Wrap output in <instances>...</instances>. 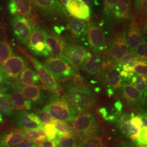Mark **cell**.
I'll return each mask as SVG.
<instances>
[{"mask_svg": "<svg viewBox=\"0 0 147 147\" xmlns=\"http://www.w3.org/2000/svg\"><path fill=\"white\" fill-rule=\"evenodd\" d=\"M64 96L79 112L92 109L96 104L94 92L78 74L64 86Z\"/></svg>", "mask_w": 147, "mask_h": 147, "instance_id": "cell-1", "label": "cell"}, {"mask_svg": "<svg viewBox=\"0 0 147 147\" xmlns=\"http://www.w3.org/2000/svg\"><path fill=\"white\" fill-rule=\"evenodd\" d=\"M42 111L49 112L53 119L62 121H73L78 111L65 97L58 93H52Z\"/></svg>", "mask_w": 147, "mask_h": 147, "instance_id": "cell-2", "label": "cell"}, {"mask_svg": "<svg viewBox=\"0 0 147 147\" xmlns=\"http://www.w3.org/2000/svg\"><path fill=\"white\" fill-rule=\"evenodd\" d=\"M74 136L80 141L99 138L101 126L94 113L89 111L80 112L72 123Z\"/></svg>", "mask_w": 147, "mask_h": 147, "instance_id": "cell-3", "label": "cell"}, {"mask_svg": "<svg viewBox=\"0 0 147 147\" xmlns=\"http://www.w3.org/2000/svg\"><path fill=\"white\" fill-rule=\"evenodd\" d=\"M44 64L58 81H69L79 74L77 69L63 58L51 57L47 58Z\"/></svg>", "mask_w": 147, "mask_h": 147, "instance_id": "cell-4", "label": "cell"}, {"mask_svg": "<svg viewBox=\"0 0 147 147\" xmlns=\"http://www.w3.org/2000/svg\"><path fill=\"white\" fill-rule=\"evenodd\" d=\"M129 51L126 39V31L122 30L117 32L112 38L107 52L108 61L117 64Z\"/></svg>", "mask_w": 147, "mask_h": 147, "instance_id": "cell-5", "label": "cell"}, {"mask_svg": "<svg viewBox=\"0 0 147 147\" xmlns=\"http://www.w3.org/2000/svg\"><path fill=\"white\" fill-rule=\"evenodd\" d=\"M28 57L35 69L36 73L44 89L53 93H57L62 90V88L57 80L44 64L31 56H29Z\"/></svg>", "mask_w": 147, "mask_h": 147, "instance_id": "cell-6", "label": "cell"}, {"mask_svg": "<svg viewBox=\"0 0 147 147\" xmlns=\"http://www.w3.org/2000/svg\"><path fill=\"white\" fill-rule=\"evenodd\" d=\"M27 65L25 58L19 55H13L1 65L5 82H13Z\"/></svg>", "mask_w": 147, "mask_h": 147, "instance_id": "cell-7", "label": "cell"}, {"mask_svg": "<svg viewBox=\"0 0 147 147\" xmlns=\"http://www.w3.org/2000/svg\"><path fill=\"white\" fill-rule=\"evenodd\" d=\"M101 80L107 89L115 91L121 88L123 81L121 67L118 64L111 63L108 61H104Z\"/></svg>", "mask_w": 147, "mask_h": 147, "instance_id": "cell-8", "label": "cell"}, {"mask_svg": "<svg viewBox=\"0 0 147 147\" xmlns=\"http://www.w3.org/2000/svg\"><path fill=\"white\" fill-rule=\"evenodd\" d=\"M87 41L90 48L95 53H101L107 49L102 27L94 22L88 23Z\"/></svg>", "mask_w": 147, "mask_h": 147, "instance_id": "cell-9", "label": "cell"}, {"mask_svg": "<svg viewBox=\"0 0 147 147\" xmlns=\"http://www.w3.org/2000/svg\"><path fill=\"white\" fill-rule=\"evenodd\" d=\"M11 26L16 38L24 44H26L32 32L36 28L31 20L18 14L15 15L13 18Z\"/></svg>", "mask_w": 147, "mask_h": 147, "instance_id": "cell-10", "label": "cell"}, {"mask_svg": "<svg viewBox=\"0 0 147 147\" xmlns=\"http://www.w3.org/2000/svg\"><path fill=\"white\" fill-rule=\"evenodd\" d=\"M26 45L28 50L36 56L47 57L50 55L47 50L44 30L39 27L32 32Z\"/></svg>", "mask_w": 147, "mask_h": 147, "instance_id": "cell-11", "label": "cell"}, {"mask_svg": "<svg viewBox=\"0 0 147 147\" xmlns=\"http://www.w3.org/2000/svg\"><path fill=\"white\" fill-rule=\"evenodd\" d=\"M44 16L55 18L68 19L69 15L58 0H32Z\"/></svg>", "mask_w": 147, "mask_h": 147, "instance_id": "cell-12", "label": "cell"}, {"mask_svg": "<svg viewBox=\"0 0 147 147\" xmlns=\"http://www.w3.org/2000/svg\"><path fill=\"white\" fill-rule=\"evenodd\" d=\"M11 87L19 90L26 99L31 102L32 105L42 106L47 102V94L39 86H20L12 82L11 83Z\"/></svg>", "mask_w": 147, "mask_h": 147, "instance_id": "cell-13", "label": "cell"}, {"mask_svg": "<svg viewBox=\"0 0 147 147\" xmlns=\"http://www.w3.org/2000/svg\"><path fill=\"white\" fill-rule=\"evenodd\" d=\"M88 53L89 51L86 48L71 44H67L64 50V56L77 69L82 68Z\"/></svg>", "mask_w": 147, "mask_h": 147, "instance_id": "cell-14", "label": "cell"}, {"mask_svg": "<svg viewBox=\"0 0 147 147\" xmlns=\"http://www.w3.org/2000/svg\"><path fill=\"white\" fill-rule=\"evenodd\" d=\"M11 121L16 126L25 130H34L43 125L35 113L25 111L16 113L11 117Z\"/></svg>", "mask_w": 147, "mask_h": 147, "instance_id": "cell-15", "label": "cell"}, {"mask_svg": "<svg viewBox=\"0 0 147 147\" xmlns=\"http://www.w3.org/2000/svg\"><path fill=\"white\" fill-rule=\"evenodd\" d=\"M47 50L53 57L63 58L68 61L64 55V50L67 45L65 41L62 37L47 32L44 30Z\"/></svg>", "mask_w": 147, "mask_h": 147, "instance_id": "cell-16", "label": "cell"}, {"mask_svg": "<svg viewBox=\"0 0 147 147\" xmlns=\"http://www.w3.org/2000/svg\"><path fill=\"white\" fill-rule=\"evenodd\" d=\"M9 11L12 15H20L30 20L34 19L31 0H9Z\"/></svg>", "mask_w": 147, "mask_h": 147, "instance_id": "cell-17", "label": "cell"}, {"mask_svg": "<svg viewBox=\"0 0 147 147\" xmlns=\"http://www.w3.org/2000/svg\"><path fill=\"white\" fill-rule=\"evenodd\" d=\"M104 61L98 53H91L89 52L82 69L90 76L99 75L102 70Z\"/></svg>", "mask_w": 147, "mask_h": 147, "instance_id": "cell-18", "label": "cell"}, {"mask_svg": "<svg viewBox=\"0 0 147 147\" xmlns=\"http://www.w3.org/2000/svg\"><path fill=\"white\" fill-rule=\"evenodd\" d=\"M125 31L129 51L135 53L137 47L142 42L143 36L141 28L136 21H132Z\"/></svg>", "mask_w": 147, "mask_h": 147, "instance_id": "cell-19", "label": "cell"}, {"mask_svg": "<svg viewBox=\"0 0 147 147\" xmlns=\"http://www.w3.org/2000/svg\"><path fill=\"white\" fill-rule=\"evenodd\" d=\"M132 115V113L129 114L127 112L121 114L118 124L121 132L132 141H135L141 129L132 125L131 123Z\"/></svg>", "mask_w": 147, "mask_h": 147, "instance_id": "cell-20", "label": "cell"}, {"mask_svg": "<svg viewBox=\"0 0 147 147\" xmlns=\"http://www.w3.org/2000/svg\"><path fill=\"white\" fill-rule=\"evenodd\" d=\"M67 24L68 30L73 38L84 42L87 39L88 23L76 18H69Z\"/></svg>", "mask_w": 147, "mask_h": 147, "instance_id": "cell-21", "label": "cell"}, {"mask_svg": "<svg viewBox=\"0 0 147 147\" xmlns=\"http://www.w3.org/2000/svg\"><path fill=\"white\" fill-rule=\"evenodd\" d=\"M24 130L13 129L0 134V147H13L25 140Z\"/></svg>", "mask_w": 147, "mask_h": 147, "instance_id": "cell-22", "label": "cell"}, {"mask_svg": "<svg viewBox=\"0 0 147 147\" xmlns=\"http://www.w3.org/2000/svg\"><path fill=\"white\" fill-rule=\"evenodd\" d=\"M65 8L69 13L81 20H88L90 16V9L81 0H70Z\"/></svg>", "mask_w": 147, "mask_h": 147, "instance_id": "cell-23", "label": "cell"}, {"mask_svg": "<svg viewBox=\"0 0 147 147\" xmlns=\"http://www.w3.org/2000/svg\"><path fill=\"white\" fill-rule=\"evenodd\" d=\"M122 94L126 101L132 106H140L144 102V95L131 84L121 86Z\"/></svg>", "mask_w": 147, "mask_h": 147, "instance_id": "cell-24", "label": "cell"}, {"mask_svg": "<svg viewBox=\"0 0 147 147\" xmlns=\"http://www.w3.org/2000/svg\"><path fill=\"white\" fill-rule=\"evenodd\" d=\"M11 83L9 84L11 90L8 89V86L7 87L8 93L13 109L16 111L30 110L32 106L31 102L26 99L19 90L11 88Z\"/></svg>", "mask_w": 147, "mask_h": 147, "instance_id": "cell-25", "label": "cell"}, {"mask_svg": "<svg viewBox=\"0 0 147 147\" xmlns=\"http://www.w3.org/2000/svg\"><path fill=\"white\" fill-rule=\"evenodd\" d=\"M13 112L7 86L0 87V124L3 123L5 118L11 116Z\"/></svg>", "mask_w": 147, "mask_h": 147, "instance_id": "cell-26", "label": "cell"}, {"mask_svg": "<svg viewBox=\"0 0 147 147\" xmlns=\"http://www.w3.org/2000/svg\"><path fill=\"white\" fill-rule=\"evenodd\" d=\"M36 73L30 67H26L13 83L20 86H30L39 84Z\"/></svg>", "mask_w": 147, "mask_h": 147, "instance_id": "cell-27", "label": "cell"}, {"mask_svg": "<svg viewBox=\"0 0 147 147\" xmlns=\"http://www.w3.org/2000/svg\"><path fill=\"white\" fill-rule=\"evenodd\" d=\"M131 0H118L113 16L116 21H125L131 18Z\"/></svg>", "mask_w": 147, "mask_h": 147, "instance_id": "cell-28", "label": "cell"}, {"mask_svg": "<svg viewBox=\"0 0 147 147\" xmlns=\"http://www.w3.org/2000/svg\"><path fill=\"white\" fill-rule=\"evenodd\" d=\"M118 0H103V18L104 22L109 30L111 27L112 18L113 16L114 11Z\"/></svg>", "mask_w": 147, "mask_h": 147, "instance_id": "cell-29", "label": "cell"}, {"mask_svg": "<svg viewBox=\"0 0 147 147\" xmlns=\"http://www.w3.org/2000/svg\"><path fill=\"white\" fill-rule=\"evenodd\" d=\"M140 59L134 52L129 51L126 55L117 63L123 71H130Z\"/></svg>", "mask_w": 147, "mask_h": 147, "instance_id": "cell-30", "label": "cell"}, {"mask_svg": "<svg viewBox=\"0 0 147 147\" xmlns=\"http://www.w3.org/2000/svg\"><path fill=\"white\" fill-rule=\"evenodd\" d=\"M24 138L31 142H42L46 139V134L42 127L34 130H24Z\"/></svg>", "mask_w": 147, "mask_h": 147, "instance_id": "cell-31", "label": "cell"}, {"mask_svg": "<svg viewBox=\"0 0 147 147\" xmlns=\"http://www.w3.org/2000/svg\"><path fill=\"white\" fill-rule=\"evenodd\" d=\"M56 129L58 131V135L64 136H74V130L73 126H71L69 124L66 123L65 121H57L53 119L51 123Z\"/></svg>", "mask_w": 147, "mask_h": 147, "instance_id": "cell-32", "label": "cell"}, {"mask_svg": "<svg viewBox=\"0 0 147 147\" xmlns=\"http://www.w3.org/2000/svg\"><path fill=\"white\" fill-rule=\"evenodd\" d=\"M130 80L131 84H132L140 92L142 93H145L147 92V77L134 73Z\"/></svg>", "mask_w": 147, "mask_h": 147, "instance_id": "cell-33", "label": "cell"}, {"mask_svg": "<svg viewBox=\"0 0 147 147\" xmlns=\"http://www.w3.org/2000/svg\"><path fill=\"white\" fill-rule=\"evenodd\" d=\"M58 147H76L78 142L74 136H64L58 135L54 140Z\"/></svg>", "mask_w": 147, "mask_h": 147, "instance_id": "cell-34", "label": "cell"}, {"mask_svg": "<svg viewBox=\"0 0 147 147\" xmlns=\"http://www.w3.org/2000/svg\"><path fill=\"white\" fill-rule=\"evenodd\" d=\"M13 50L7 42H0V66L13 55Z\"/></svg>", "mask_w": 147, "mask_h": 147, "instance_id": "cell-35", "label": "cell"}, {"mask_svg": "<svg viewBox=\"0 0 147 147\" xmlns=\"http://www.w3.org/2000/svg\"><path fill=\"white\" fill-rule=\"evenodd\" d=\"M135 53L138 57L147 61V37L143 36L142 40L135 50Z\"/></svg>", "mask_w": 147, "mask_h": 147, "instance_id": "cell-36", "label": "cell"}, {"mask_svg": "<svg viewBox=\"0 0 147 147\" xmlns=\"http://www.w3.org/2000/svg\"><path fill=\"white\" fill-rule=\"evenodd\" d=\"M130 71L134 73L147 78V61L140 59Z\"/></svg>", "mask_w": 147, "mask_h": 147, "instance_id": "cell-37", "label": "cell"}, {"mask_svg": "<svg viewBox=\"0 0 147 147\" xmlns=\"http://www.w3.org/2000/svg\"><path fill=\"white\" fill-rule=\"evenodd\" d=\"M42 127L45 132L47 139L54 140L57 136L58 131L52 123L44 124Z\"/></svg>", "mask_w": 147, "mask_h": 147, "instance_id": "cell-38", "label": "cell"}, {"mask_svg": "<svg viewBox=\"0 0 147 147\" xmlns=\"http://www.w3.org/2000/svg\"><path fill=\"white\" fill-rule=\"evenodd\" d=\"M77 147H105L99 138H92L85 140Z\"/></svg>", "mask_w": 147, "mask_h": 147, "instance_id": "cell-39", "label": "cell"}, {"mask_svg": "<svg viewBox=\"0 0 147 147\" xmlns=\"http://www.w3.org/2000/svg\"><path fill=\"white\" fill-rule=\"evenodd\" d=\"M135 11L138 18L142 20L147 19V0H143Z\"/></svg>", "mask_w": 147, "mask_h": 147, "instance_id": "cell-40", "label": "cell"}, {"mask_svg": "<svg viewBox=\"0 0 147 147\" xmlns=\"http://www.w3.org/2000/svg\"><path fill=\"white\" fill-rule=\"evenodd\" d=\"M135 142L141 146H147V127H142L141 129Z\"/></svg>", "mask_w": 147, "mask_h": 147, "instance_id": "cell-41", "label": "cell"}, {"mask_svg": "<svg viewBox=\"0 0 147 147\" xmlns=\"http://www.w3.org/2000/svg\"><path fill=\"white\" fill-rule=\"evenodd\" d=\"M36 115L43 124L47 123H51L53 121L52 116L47 111H39L36 112Z\"/></svg>", "mask_w": 147, "mask_h": 147, "instance_id": "cell-42", "label": "cell"}, {"mask_svg": "<svg viewBox=\"0 0 147 147\" xmlns=\"http://www.w3.org/2000/svg\"><path fill=\"white\" fill-rule=\"evenodd\" d=\"M131 123L133 126H135L138 129H141L142 127V122L140 119V116H135L134 113L132 115Z\"/></svg>", "mask_w": 147, "mask_h": 147, "instance_id": "cell-43", "label": "cell"}, {"mask_svg": "<svg viewBox=\"0 0 147 147\" xmlns=\"http://www.w3.org/2000/svg\"><path fill=\"white\" fill-rule=\"evenodd\" d=\"M43 147H58L55 140L45 139L41 142L40 144Z\"/></svg>", "mask_w": 147, "mask_h": 147, "instance_id": "cell-44", "label": "cell"}, {"mask_svg": "<svg viewBox=\"0 0 147 147\" xmlns=\"http://www.w3.org/2000/svg\"><path fill=\"white\" fill-rule=\"evenodd\" d=\"M34 146L35 143L34 142L29 141H25L13 147H33Z\"/></svg>", "mask_w": 147, "mask_h": 147, "instance_id": "cell-45", "label": "cell"}, {"mask_svg": "<svg viewBox=\"0 0 147 147\" xmlns=\"http://www.w3.org/2000/svg\"><path fill=\"white\" fill-rule=\"evenodd\" d=\"M85 5H87L89 8H92L93 7L99 5L98 0H81Z\"/></svg>", "mask_w": 147, "mask_h": 147, "instance_id": "cell-46", "label": "cell"}, {"mask_svg": "<svg viewBox=\"0 0 147 147\" xmlns=\"http://www.w3.org/2000/svg\"><path fill=\"white\" fill-rule=\"evenodd\" d=\"M118 147H136L132 143L126 141H122L119 144Z\"/></svg>", "mask_w": 147, "mask_h": 147, "instance_id": "cell-47", "label": "cell"}, {"mask_svg": "<svg viewBox=\"0 0 147 147\" xmlns=\"http://www.w3.org/2000/svg\"><path fill=\"white\" fill-rule=\"evenodd\" d=\"M143 33L147 34V19L143 20V23H142V26H140Z\"/></svg>", "mask_w": 147, "mask_h": 147, "instance_id": "cell-48", "label": "cell"}, {"mask_svg": "<svg viewBox=\"0 0 147 147\" xmlns=\"http://www.w3.org/2000/svg\"><path fill=\"white\" fill-rule=\"evenodd\" d=\"M140 119L142 122V126L145 127H147V118L143 115H141L140 116Z\"/></svg>", "mask_w": 147, "mask_h": 147, "instance_id": "cell-49", "label": "cell"}, {"mask_svg": "<svg viewBox=\"0 0 147 147\" xmlns=\"http://www.w3.org/2000/svg\"><path fill=\"white\" fill-rule=\"evenodd\" d=\"M5 80L4 76L2 74V72L1 71V66H0V86H2V84H3L4 83H5Z\"/></svg>", "mask_w": 147, "mask_h": 147, "instance_id": "cell-50", "label": "cell"}, {"mask_svg": "<svg viewBox=\"0 0 147 147\" xmlns=\"http://www.w3.org/2000/svg\"><path fill=\"white\" fill-rule=\"evenodd\" d=\"M143 0H133V6L134 8V9L136 10L138 6L141 3Z\"/></svg>", "mask_w": 147, "mask_h": 147, "instance_id": "cell-51", "label": "cell"}, {"mask_svg": "<svg viewBox=\"0 0 147 147\" xmlns=\"http://www.w3.org/2000/svg\"><path fill=\"white\" fill-rule=\"evenodd\" d=\"M141 112H142V115L145 116L147 118V108H143L141 109Z\"/></svg>", "mask_w": 147, "mask_h": 147, "instance_id": "cell-52", "label": "cell"}, {"mask_svg": "<svg viewBox=\"0 0 147 147\" xmlns=\"http://www.w3.org/2000/svg\"><path fill=\"white\" fill-rule=\"evenodd\" d=\"M69 1H70V0H60V1H61V2L62 5H64L65 7L68 5Z\"/></svg>", "mask_w": 147, "mask_h": 147, "instance_id": "cell-53", "label": "cell"}, {"mask_svg": "<svg viewBox=\"0 0 147 147\" xmlns=\"http://www.w3.org/2000/svg\"><path fill=\"white\" fill-rule=\"evenodd\" d=\"M144 102L147 105V92L144 94Z\"/></svg>", "mask_w": 147, "mask_h": 147, "instance_id": "cell-54", "label": "cell"}, {"mask_svg": "<svg viewBox=\"0 0 147 147\" xmlns=\"http://www.w3.org/2000/svg\"><path fill=\"white\" fill-rule=\"evenodd\" d=\"M34 147H43L41 145V144H35V146H34Z\"/></svg>", "mask_w": 147, "mask_h": 147, "instance_id": "cell-55", "label": "cell"}, {"mask_svg": "<svg viewBox=\"0 0 147 147\" xmlns=\"http://www.w3.org/2000/svg\"><path fill=\"white\" fill-rule=\"evenodd\" d=\"M136 147H143V146H140V145H138V144H137L136 145Z\"/></svg>", "mask_w": 147, "mask_h": 147, "instance_id": "cell-56", "label": "cell"}, {"mask_svg": "<svg viewBox=\"0 0 147 147\" xmlns=\"http://www.w3.org/2000/svg\"><path fill=\"white\" fill-rule=\"evenodd\" d=\"M143 147H147V146H143Z\"/></svg>", "mask_w": 147, "mask_h": 147, "instance_id": "cell-57", "label": "cell"}, {"mask_svg": "<svg viewBox=\"0 0 147 147\" xmlns=\"http://www.w3.org/2000/svg\"></svg>", "mask_w": 147, "mask_h": 147, "instance_id": "cell-58", "label": "cell"}]
</instances>
